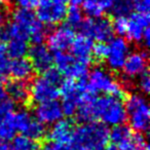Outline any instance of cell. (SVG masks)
Returning a JSON list of instances; mask_svg holds the SVG:
<instances>
[{"mask_svg":"<svg viewBox=\"0 0 150 150\" xmlns=\"http://www.w3.org/2000/svg\"><path fill=\"white\" fill-rule=\"evenodd\" d=\"M81 122L99 121L106 127L123 125L127 120L125 102L120 97L103 95L78 106L75 113Z\"/></svg>","mask_w":150,"mask_h":150,"instance_id":"1","label":"cell"},{"mask_svg":"<svg viewBox=\"0 0 150 150\" xmlns=\"http://www.w3.org/2000/svg\"><path fill=\"white\" fill-rule=\"evenodd\" d=\"M108 143L109 129L101 122H82L74 129L72 145L75 150H106Z\"/></svg>","mask_w":150,"mask_h":150,"instance_id":"2","label":"cell"},{"mask_svg":"<svg viewBox=\"0 0 150 150\" xmlns=\"http://www.w3.org/2000/svg\"><path fill=\"white\" fill-rule=\"evenodd\" d=\"M60 96H62V110L64 115L74 116L81 103L91 101L96 94L91 90L84 79H68L62 81L60 86Z\"/></svg>","mask_w":150,"mask_h":150,"instance_id":"3","label":"cell"},{"mask_svg":"<svg viewBox=\"0 0 150 150\" xmlns=\"http://www.w3.org/2000/svg\"><path fill=\"white\" fill-rule=\"evenodd\" d=\"M62 81V75L56 69L50 68L43 75L34 78L29 86L30 100L36 104L57 100L60 97Z\"/></svg>","mask_w":150,"mask_h":150,"instance_id":"4","label":"cell"},{"mask_svg":"<svg viewBox=\"0 0 150 150\" xmlns=\"http://www.w3.org/2000/svg\"><path fill=\"white\" fill-rule=\"evenodd\" d=\"M125 108L129 127L137 133H146L150 123V108L146 97L141 93H133L125 100Z\"/></svg>","mask_w":150,"mask_h":150,"instance_id":"5","label":"cell"},{"mask_svg":"<svg viewBox=\"0 0 150 150\" xmlns=\"http://www.w3.org/2000/svg\"><path fill=\"white\" fill-rule=\"evenodd\" d=\"M88 84L91 90L97 94L101 93L104 95L115 97H122L125 94V86L119 80L115 78L109 69L104 67H95L88 74Z\"/></svg>","mask_w":150,"mask_h":150,"instance_id":"6","label":"cell"},{"mask_svg":"<svg viewBox=\"0 0 150 150\" xmlns=\"http://www.w3.org/2000/svg\"><path fill=\"white\" fill-rule=\"evenodd\" d=\"M11 21L15 23L24 33L27 35L28 40H31L34 44L43 43L46 38L47 30L42 23L38 21L35 13L31 9L16 8L11 13Z\"/></svg>","mask_w":150,"mask_h":150,"instance_id":"7","label":"cell"},{"mask_svg":"<svg viewBox=\"0 0 150 150\" xmlns=\"http://www.w3.org/2000/svg\"><path fill=\"white\" fill-rule=\"evenodd\" d=\"M56 70L68 79H84L88 73L90 64L75 58L73 54L66 52H56L54 57Z\"/></svg>","mask_w":150,"mask_h":150,"instance_id":"8","label":"cell"},{"mask_svg":"<svg viewBox=\"0 0 150 150\" xmlns=\"http://www.w3.org/2000/svg\"><path fill=\"white\" fill-rule=\"evenodd\" d=\"M80 34L98 42H108L113 38L114 30L110 20L106 18H88L83 19L79 28Z\"/></svg>","mask_w":150,"mask_h":150,"instance_id":"9","label":"cell"},{"mask_svg":"<svg viewBox=\"0 0 150 150\" xmlns=\"http://www.w3.org/2000/svg\"><path fill=\"white\" fill-rule=\"evenodd\" d=\"M109 141L119 150H136L147 144L143 136L134 134L133 129L125 125L112 127L109 131Z\"/></svg>","mask_w":150,"mask_h":150,"instance_id":"10","label":"cell"},{"mask_svg":"<svg viewBox=\"0 0 150 150\" xmlns=\"http://www.w3.org/2000/svg\"><path fill=\"white\" fill-rule=\"evenodd\" d=\"M107 44V52L105 57L108 68L110 71L121 70L127 56L131 52V46L125 38L113 37Z\"/></svg>","mask_w":150,"mask_h":150,"instance_id":"11","label":"cell"},{"mask_svg":"<svg viewBox=\"0 0 150 150\" xmlns=\"http://www.w3.org/2000/svg\"><path fill=\"white\" fill-rule=\"evenodd\" d=\"M148 67V56L145 50H134L131 52L123 64V80L121 83L123 86H129L134 79L139 77L147 71Z\"/></svg>","mask_w":150,"mask_h":150,"instance_id":"12","label":"cell"},{"mask_svg":"<svg viewBox=\"0 0 150 150\" xmlns=\"http://www.w3.org/2000/svg\"><path fill=\"white\" fill-rule=\"evenodd\" d=\"M66 11V5L59 4L52 0H38L35 16L44 26H54L65 19Z\"/></svg>","mask_w":150,"mask_h":150,"instance_id":"13","label":"cell"},{"mask_svg":"<svg viewBox=\"0 0 150 150\" xmlns=\"http://www.w3.org/2000/svg\"><path fill=\"white\" fill-rule=\"evenodd\" d=\"M149 23L148 13H132L127 18V32L125 37L134 43H143L144 35L149 30Z\"/></svg>","mask_w":150,"mask_h":150,"instance_id":"14","label":"cell"},{"mask_svg":"<svg viewBox=\"0 0 150 150\" xmlns=\"http://www.w3.org/2000/svg\"><path fill=\"white\" fill-rule=\"evenodd\" d=\"M47 38V47L52 52H62L70 50L71 44L75 38L74 30L69 26L64 25L54 29L46 36Z\"/></svg>","mask_w":150,"mask_h":150,"instance_id":"15","label":"cell"},{"mask_svg":"<svg viewBox=\"0 0 150 150\" xmlns=\"http://www.w3.org/2000/svg\"><path fill=\"white\" fill-rule=\"evenodd\" d=\"M28 54L34 71L44 73L52 68L54 56H52V52L47 47V45H44L43 43L34 44L28 50Z\"/></svg>","mask_w":150,"mask_h":150,"instance_id":"16","label":"cell"},{"mask_svg":"<svg viewBox=\"0 0 150 150\" xmlns=\"http://www.w3.org/2000/svg\"><path fill=\"white\" fill-rule=\"evenodd\" d=\"M34 114L35 118L44 125H54L57 121L63 119L64 116L61 103L57 100L37 104V107L34 110Z\"/></svg>","mask_w":150,"mask_h":150,"instance_id":"17","label":"cell"},{"mask_svg":"<svg viewBox=\"0 0 150 150\" xmlns=\"http://www.w3.org/2000/svg\"><path fill=\"white\" fill-rule=\"evenodd\" d=\"M74 129V125L70 120L61 119L56 123L52 125V127L47 133V137L50 141L72 144Z\"/></svg>","mask_w":150,"mask_h":150,"instance_id":"18","label":"cell"},{"mask_svg":"<svg viewBox=\"0 0 150 150\" xmlns=\"http://www.w3.org/2000/svg\"><path fill=\"white\" fill-rule=\"evenodd\" d=\"M93 41L94 40L82 34L75 36L70 47L71 52H72L71 54H73L78 60L91 64V61L93 59V47H94Z\"/></svg>","mask_w":150,"mask_h":150,"instance_id":"19","label":"cell"},{"mask_svg":"<svg viewBox=\"0 0 150 150\" xmlns=\"http://www.w3.org/2000/svg\"><path fill=\"white\" fill-rule=\"evenodd\" d=\"M34 72L35 71L30 60L25 57L13 59V61H11L9 75H11L13 79L27 81L30 78H32Z\"/></svg>","mask_w":150,"mask_h":150,"instance_id":"20","label":"cell"},{"mask_svg":"<svg viewBox=\"0 0 150 150\" xmlns=\"http://www.w3.org/2000/svg\"><path fill=\"white\" fill-rule=\"evenodd\" d=\"M4 92L15 104H25L30 100L29 86L26 81L17 79L11 80L6 83Z\"/></svg>","mask_w":150,"mask_h":150,"instance_id":"21","label":"cell"},{"mask_svg":"<svg viewBox=\"0 0 150 150\" xmlns=\"http://www.w3.org/2000/svg\"><path fill=\"white\" fill-rule=\"evenodd\" d=\"M116 0H84L81 4L82 11L90 18H100L110 11Z\"/></svg>","mask_w":150,"mask_h":150,"instance_id":"22","label":"cell"},{"mask_svg":"<svg viewBox=\"0 0 150 150\" xmlns=\"http://www.w3.org/2000/svg\"><path fill=\"white\" fill-rule=\"evenodd\" d=\"M11 117H13L16 131L20 132L23 135H25L35 119V117H33V115L27 109H19L16 112H13Z\"/></svg>","mask_w":150,"mask_h":150,"instance_id":"23","label":"cell"},{"mask_svg":"<svg viewBox=\"0 0 150 150\" xmlns=\"http://www.w3.org/2000/svg\"><path fill=\"white\" fill-rule=\"evenodd\" d=\"M6 54L11 59H18L25 57L28 54L29 46H28V40L25 39H11L7 41L6 45Z\"/></svg>","mask_w":150,"mask_h":150,"instance_id":"24","label":"cell"},{"mask_svg":"<svg viewBox=\"0 0 150 150\" xmlns=\"http://www.w3.org/2000/svg\"><path fill=\"white\" fill-rule=\"evenodd\" d=\"M37 141L31 139L26 135H18L11 139L9 150H39Z\"/></svg>","mask_w":150,"mask_h":150,"instance_id":"25","label":"cell"},{"mask_svg":"<svg viewBox=\"0 0 150 150\" xmlns=\"http://www.w3.org/2000/svg\"><path fill=\"white\" fill-rule=\"evenodd\" d=\"M134 2L133 0H116L110 11L112 16L117 18H127L134 11Z\"/></svg>","mask_w":150,"mask_h":150,"instance_id":"26","label":"cell"},{"mask_svg":"<svg viewBox=\"0 0 150 150\" xmlns=\"http://www.w3.org/2000/svg\"><path fill=\"white\" fill-rule=\"evenodd\" d=\"M11 114H8L6 117L0 120V139L4 140V141H8L11 140L16 136V127L13 125V117Z\"/></svg>","mask_w":150,"mask_h":150,"instance_id":"27","label":"cell"},{"mask_svg":"<svg viewBox=\"0 0 150 150\" xmlns=\"http://www.w3.org/2000/svg\"><path fill=\"white\" fill-rule=\"evenodd\" d=\"M64 20H66V25L69 26L70 28H72L73 30L78 29L80 24L83 21L82 11H80L79 7L71 6L69 9H67Z\"/></svg>","mask_w":150,"mask_h":150,"instance_id":"28","label":"cell"},{"mask_svg":"<svg viewBox=\"0 0 150 150\" xmlns=\"http://www.w3.org/2000/svg\"><path fill=\"white\" fill-rule=\"evenodd\" d=\"M15 110V103L11 100L6 93L0 88V120L6 117Z\"/></svg>","mask_w":150,"mask_h":150,"instance_id":"29","label":"cell"},{"mask_svg":"<svg viewBox=\"0 0 150 150\" xmlns=\"http://www.w3.org/2000/svg\"><path fill=\"white\" fill-rule=\"evenodd\" d=\"M9 66L11 60L6 54L4 50H0V82H3L7 79L9 75Z\"/></svg>","mask_w":150,"mask_h":150,"instance_id":"30","label":"cell"},{"mask_svg":"<svg viewBox=\"0 0 150 150\" xmlns=\"http://www.w3.org/2000/svg\"><path fill=\"white\" fill-rule=\"evenodd\" d=\"M41 150H75L71 143H59V142L48 141L43 144Z\"/></svg>","mask_w":150,"mask_h":150,"instance_id":"31","label":"cell"},{"mask_svg":"<svg viewBox=\"0 0 150 150\" xmlns=\"http://www.w3.org/2000/svg\"><path fill=\"white\" fill-rule=\"evenodd\" d=\"M137 86L142 94H148L150 92V77L147 71L137 77Z\"/></svg>","mask_w":150,"mask_h":150,"instance_id":"32","label":"cell"},{"mask_svg":"<svg viewBox=\"0 0 150 150\" xmlns=\"http://www.w3.org/2000/svg\"><path fill=\"white\" fill-rule=\"evenodd\" d=\"M106 52L107 44L105 42H98L97 44H94V47H93V58H95L99 62L104 61L106 57Z\"/></svg>","mask_w":150,"mask_h":150,"instance_id":"33","label":"cell"},{"mask_svg":"<svg viewBox=\"0 0 150 150\" xmlns=\"http://www.w3.org/2000/svg\"><path fill=\"white\" fill-rule=\"evenodd\" d=\"M112 25L114 33H116L119 37H125L127 32V18H117Z\"/></svg>","mask_w":150,"mask_h":150,"instance_id":"34","label":"cell"},{"mask_svg":"<svg viewBox=\"0 0 150 150\" xmlns=\"http://www.w3.org/2000/svg\"><path fill=\"white\" fill-rule=\"evenodd\" d=\"M134 8L139 13H148L150 6V0H135Z\"/></svg>","mask_w":150,"mask_h":150,"instance_id":"35","label":"cell"},{"mask_svg":"<svg viewBox=\"0 0 150 150\" xmlns=\"http://www.w3.org/2000/svg\"><path fill=\"white\" fill-rule=\"evenodd\" d=\"M13 2L19 8L32 9L34 7H36L38 0H13Z\"/></svg>","mask_w":150,"mask_h":150,"instance_id":"36","label":"cell"},{"mask_svg":"<svg viewBox=\"0 0 150 150\" xmlns=\"http://www.w3.org/2000/svg\"><path fill=\"white\" fill-rule=\"evenodd\" d=\"M6 19H7L6 11H5L3 8L0 7V29L5 25V23H6Z\"/></svg>","mask_w":150,"mask_h":150,"instance_id":"37","label":"cell"},{"mask_svg":"<svg viewBox=\"0 0 150 150\" xmlns=\"http://www.w3.org/2000/svg\"><path fill=\"white\" fill-rule=\"evenodd\" d=\"M0 150H9V144L7 141L0 139Z\"/></svg>","mask_w":150,"mask_h":150,"instance_id":"38","label":"cell"},{"mask_svg":"<svg viewBox=\"0 0 150 150\" xmlns=\"http://www.w3.org/2000/svg\"><path fill=\"white\" fill-rule=\"evenodd\" d=\"M83 1H84V0H70L69 2L71 3V5H72V6H77V7H79L80 5H81L82 3H83Z\"/></svg>","mask_w":150,"mask_h":150,"instance_id":"39","label":"cell"},{"mask_svg":"<svg viewBox=\"0 0 150 150\" xmlns=\"http://www.w3.org/2000/svg\"><path fill=\"white\" fill-rule=\"evenodd\" d=\"M52 1H54V2H56V3H59V4L66 5L67 3H69L70 0H52Z\"/></svg>","mask_w":150,"mask_h":150,"instance_id":"40","label":"cell"},{"mask_svg":"<svg viewBox=\"0 0 150 150\" xmlns=\"http://www.w3.org/2000/svg\"><path fill=\"white\" fill-rule=\"evenodd\" d=\"M9 2H11V0H0V7L4 6V5H6Z\"/></svg>","mask_w":150,"mask_h":150,"instance_id":"41","label":"cell"},{"mask_svg":"<svg viewBox=\"0 0 150 150\" xmlns=\"http://www.w3.org/2000/svg\"><path fill=\"white\" fill-rule=\"evenodd\" d=\"M136 150H149V148H148V144H145V145L141 146L140 148H138V149Z\"/></svg>","mask_w":150,"mask_h":150,"instance_id":"42","label":"cell"},{"mask_svg":"<svg viewBox=\"0 0 150 150\" xmlns=\"http://www.w3.org/2000/svg\"><path fill=\"white\" fill-rule=\"evenodd\" d=\"M106 150H119L118 148H116L115 146L111 145V146H108V147L106 148Z\"/></svg>","mask_w":150,"mask_h":150,"instance_id":"43","label":"cell"},{"mask_svg":"<svg viewBox=\"0 0 150 150\" xmlns=\"http://www.w3.org/2000/svg\"><path fill=\"white\" fill-rule=\"evenodd\" d=\"M4 50V48H3V45H2V40L0 39V50Z\"/></svg>","mask_w":150,"mask_h":150,"instance_id":"44","label":"cell"}]
</instances>
